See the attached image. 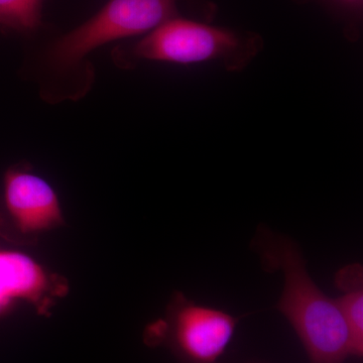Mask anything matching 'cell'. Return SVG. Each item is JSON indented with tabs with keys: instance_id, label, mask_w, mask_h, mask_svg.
I'll list each match as a JSON object with an SVG mask.
<instances>
[{
	"instance_id": "6",
	"label": "cell",
	"mask_w": 363,
	"mask_h": 363,
	"mask_svg": "<svg viewBox=\"0 0 363 363\" xmlns=\"http://www.w3.org/2000/svg\"><path fill=\"white\" fill-rule=\"evenodd\" d=\"M65 290V285L52 281L28 255L0 250V313L18 298L30 301L44 311L51 304V298Z\"/></svg>"
},
{
	"instance_id": "10",
	"label": "cell",
	"mask_w": 363,
	"mask_h": 363,
	"mask_svg": "<svg viewBox=\"0 0 363 363\" xmlns=\"http://www.w3.org/2000/svg\"><path fill=\"white\" fill-rule=\"evenodd\" d=\"M252 363H260V362H252Z\"/></svg>"
},
{
	"instance_id": "5",
	"label": "cell",
	"mask_w": 363,
	"mask_h": 363,
	"mask_svg": "<svg viewBox=\"0 0 363 363\" xmlns=\"http://www.w3.org/2000/svg\"><path fill=\"white\" fill-rule=\"evenodd\" d=\"M4 205L14 230L23 236L50 230L59 226L63 218L54 189L26 168L7 171Z\"/></svg>"
},
{
	"instance_id": "8",
	"label": "cell",
	"mask_w": 363,
	"mask_h": 363,
	"mask_svg": "<svg viewBox=\"0 0 363 363\" xmlns=\"http://www.w3.org/2000/svg\"><path fill=\"white\" fill-rule=\"evenodd\" d=\"M44 0H0V28L35 33L42 26Z\"/></svg>"
},
{
	"instance_id": "7",
	"label": "cell",
	"mask_w": 363,
	"mask_h": 363,
	"mask_svg": "<svg viewBox=\"0 0 363 363\" xmlns=\"http://www.w3.org/2000/svg\"><path fill=\"white\" fill-rule=\"evenodd\" d=\"M335 286L343 293L336 298L339 309L347 325L350 340V357L363 355V267L348 264L339 269Z\"/></svg>"
},
{
	"instance_id": "9",
	"label": "cell",
	"mask_w": 363,
	"mask_h": 363,
	"mask_svg": "<svg viewBox=\"0 0 363 363\" xmlns=\"http://www.w3.org/2000/svg\"><path fill=\"white\" fill-rule=\"evenodd\" d=\"M338 13L346 21L350 37L358 32V26L362 20L363 0H317Z\"/></svg>"
},
{
	"instance_id": "4",
	"label": "cell",
	"mask_w": 363,
	"mask_h": 363,
	"mask_svg": "<svg viewBox=\"0 0 363 363\" xmlns=\"http://www.w3.org/2000/svg\"><path fill=\"white\" fill-rule=\"evenodd\" d=\"M240 318L176 293L164 319L145 330L149 345H164L181 363H217L233 340Z\"/></svg>"
},
{
	"instance_id": "1",
	"label": "cell",
	"mask_w": 363,
	"mask_h": 363,
	"mask_svg": "<svg viewBox=\"0 0 363 363\" xmlns=\"http://www.w3.org/2000/svg\"><path fill=\"white\" fill-rule=\"evenodd\" d=\"M267 272L281 271L283 294L276 306L292 325L310 363H344L350 357L347 325L337 302L325 295L306 267L297 243L259 226L252 242Z\"/></svg>"
},
{
	"instance_id": "2",
	"label": "cell",
	"mask_w": 363,
	"mask_h": 363,
	"mask_svg": "<svg viewBox=\"0 0 363 363\" xmlns=\"http://www.w3.org/2000/svg\"><path fill=\"white\" fill-rule=\"evenodd\" d=\"M264 48L257 33L240 32L177 16L157 26L130 49L117 51V63L131 66L140 60L178 65L219 62L228 72H241Z\"/></svg>"
},
{
	"instance_id": "3",
	"label": "cell",
	"mask_w": 363,
	"mask_h": 363,
	"mask_svg": "<svg viewBox=\"0 0 363 363\" xmlns=\"http://www.w3.org/2000/svg\"><path fill=\"white\" fill-rule=\"evenodd\" d=\"M177 16V0H108L90 20L55 40L45 61L54 70L68 71L98 48L147 35Z\"/></svg>"
}]
</instances>
